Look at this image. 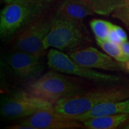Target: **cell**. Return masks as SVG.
<instances>
[{
	"label": "cell",
	"instance_id": "1",
	"mask_svg": "<svg viewBox=\"0 0 129 129\" xmlns=\"http://www.w3.org/2000/svg\"><path fill=\"white\" fill-rule=\"evenodd\" d=\"M129 98V85H116L81 91L54 105V111L67 117L83 114L98 105Z\"/></svg>",
	"mask_w": 129,
	"mask_h": 129
},
{
	"label": "cell",
	"instance_id": "2",
	"mask_svg": "<svg viewBox=\"0 0 129 129\" xmlns=\"http://www.w3.org/2000/svg\"><path fill=\"white\" fill-rule=\"evenodd\" d=\"M54 0H16L6 4L0 13V35L2 41L16 34L38 16L45 13Z\"/></svg>",
	"mask_w": 129,
	"mask_h": 129
},
{
	"label": "cell",
	"instance_id": "3",
	"mask_svg": "<svg viewBox=\"0 0 129 129\" xmlns=\"http://www.w3.org/2000/svg\"><path fill=\"white\" fill-rule=\"evenodd\" d=\"M86 36L83 22L55 13L43 46L46 50L51 48L69 53L82 48L86 41Z\"/></svg>",
	"mask_w": 129,
	"mask_h": 129
},
{
	"label": "cell",
	"instance_id": "4",
	"mask_svg": "<svg viewBox=\"0 0 129 129\" xmlns=\"http://www.w3.org/2000/svg\"><path fill=\"white\" fill-rule=\"evenodd\" d=\"M82 91L81 86L69 77L51 69L30 83L26 92L55 105L66 97Z\"/></svg>",
	"mask_w": 129,
	"mask_h": 129
},
{
	"label": "cell",
	"instance_id": "5",
	"mask_svg": "<svg viewBox=\"0 0 129 129\" xmlns=\"http://www.w3.org/2000/svg\"><path fill=\"white\" fill-rule=\"evenodd\" d=\"M53 17L44 13L21 29L13 37L14 49L41 57L46 51L43 42L51 29Z\"/></svg>",
	"mask_w": 129,
	"mask_h": 129
},
{
	"label": "cell",
	"instance_id": "6",
	"mask_svg": "<svg viewBox=\"0 0 129 129\" xmlns=\"http://www.w3.org/2000/svg\"><path fill=\"white\" fill-rule=\"evenodd\" d=\"M47 64L53 70L62 74L77 76L94 82L104 83H117L122 78L96 71L75 62L68 54L55 48H51L47 54Z\"/></svg>",
	"mask_w": 129,
	"mask_h": 129
},
{
	"label": "cell",
	"instance_id": "7",
	"mask_svg": "<svg viewBox=\"0 0 129 129\" xmlns=\"http://www.w3.org/2000/svg\"><path fill=\"white\" fill-rule=\"evenodd\" d=\"M44 110H54V105L27 92L4 98L1 105V115L8 120H21Z\"/></svg>",
	"mask_w": 129,
	"mask_h": 129
},
{
	"label": "cell",
	"instance_id": "8",
	"mask_svg": "<svg viewBox=\"0 0 129 129\" xmlns=\"http://www.w3.org/2000/svg\"><path fill=\"white\" fill-rule=\"evenodd\" d=\"M68 54L79 64L91 69L117 72L125 71L123 63L118 62L94 47L79 48Z\"/></svg>",
	"mask_w": 129,
	"mask_h": 129
},
{
	"label": "cell",
	"instance_id": "9",
	"mask_svg": "<svg viewBox=\"0 0 129 129\" xmlns=\"http://www.w3.org/2000/svg\"><path fill=\"white\" fill-rule=\"evenodd\" d=\"M19 124L33 129H77L84 128L82 122L59 114L54 110L41 111L19 120Z\"/></svg>",
	"mask_w": 129,
	"mask_h": 129
},
{
	"label": "cell",
	"instance_id": "10",
	"mask_svg": "<svg viewBox=\"0 0 129 129\" xmlns=\"http://www.w3.org/2000/svg\"><path fill=\"white\" fill-rule=\"evenodd\" d=\"M40 58L24 51L16 50L7 59L9 66L16 75L23 79H29L38 75L43 69Z\"/></svg>",
	"mask_w": 129,
	"mask_h": 129
},
{
	"label": "cell",
	"instance_id": "11",
	"mask_svg": "<svg viewBox=\"0 0 129 129\" xmlns=\"http://www.w3.org/2000/svg\"><path fill=\"white\" fill-rule=\"evenodd\" d=\"M121 114H129V98L122 101L98 105L83 114L68 117L82 122L87 119L99 116Z\"/></svg>",
	"mask_w": 129,
	"mask_h": 129
},
{
	"label": "cell",
	"instance_id": "12",
	"mask_svg": "<svg viewBox=\"0 0 129 129\" xmlns=\"http://www.w3.org/2000/svg\"><path fill=\"white\" fill-rule=\"evenodd\" d=\"M129 120V114H121L102 115L82 121L84 128L88 129L117 128Z\"/></svg>",
	"mask_w": 129,
	"mask_h": 129
},
{
	"label": "cell",
	"instance_id": "13",
	"mask_svg": "<svg viewBox=\"0 0 129 129\" xmlns=\"http://www.w3.org/2000/svg\"><path fill=\"white\" fill-rule=\"evenodd\" d=\"M97 44L111 57L118 62L124 63L129 60L128 57L122 50L120 44L113 43L108 40L96 38Z\"/></svg>",
	"mask_w": 129,
	"mask_h": 129
},
{
	"label": "cell",
	"instance_id": "14",
	"mask_svg": "<svg viewBox=\"0 0 129 129\" xmlns=\"http://www.w3.org/2000/svg\"><path fill=\"white\" fill-rule=\"evenodd\" d=\"M90 26L96 38L108 40L114 24L105 20L94 19L90 21Z\"/></svg>",
	"mask_w": 129,
	"mask_h": 129
},
{
	"label": "cell",
	"instance_id": "15",
	"mask_svg": "<svg viewBox=\"0 0 129 129\" xmlns=\"http://www.w3.org/2000/svg\"><path fill=\"white\" fill-rule=\"evenodd\" d=\"M112 16L114 18L121 21L126 27L129 28V5L117 8L112 13Z\"/></svg>",
	"mask_w": 129,
	"mask_h": 129
},
{
	"label": "cell",
	"instance_id": "16",
	"mask_svg": "<svg viewBox=\"0 0 129 129\" xmlns=\"http://www.w3.org/2000/svg\"><path fill=\"white\" fill-rule=\"evenodd\" d=\"M114 29L116 32V33L117 34V35H118L119 37L121 38V40H122V43L127 41V34L126 32L124 31V30L123 29L121 28V27L119 26L114 25Z\"/></svg>",
	"mask_w": 129,
	"mask_h": 129
},
{
	"label": "cell",
	"instance_id": "17",
	"mask_svg": "<svg viewBox=\"0 0 129 129\" xmlns=\"http://www.w3.org/2000/svg\"><path fill=\"white\" fill-rule=\"evenodd\" d=\"M108 40L113 42V43H117V44H121V43H122V40H121V38L119 37L118 35H117V34L116 33L115 30H114V28H113L112 30H111L110 32V34H109Z\"/></svg>",
	"mask_w": 129,
	"mask_h": 129
},
{
	"label": "cell",
	"instance_id": "18",
	"mask_svg": "<svg viewBox=\"0 0 129 129\" xmlns=\"http://www.w3.org/2000/svg\"><path fill=\"white\" fill-rule=\"evenodd\" d=\"M120 45L125 54L129 57V42L128 41L123 42Z\"/></svg>",
	"mask_w": 129,
	"mask_h": 129
},
{
	"label": "cell",
	"instance_id": "19",
	"mask_svg": "<svg viewBox=\"0 0 129 129\" xmlns=\"http://www.w3.org/2000/svg\"><path fill=\"white\" fill-rule=\"evenodd\" d=\"M124 67V70L126 71L129 72V60H128L127 62L123 63Z\"/></svg>",
	"mask_w": 129,
	"mask_h": 129
},
{
	"label": "cell",
	"instance_id": "20",
	"mask_svg": "<svg viewBox=\"0 0 129 129\" xmlns=\"http://www.w3.org/2000/svg\"><path fill=\"white\" fill-rule=\"evenodd\" d=\"M3 1H4V2L6 3V4H9L14 2V1H15L16 0H3Z\"/></svg>",
	"mask_w": 129,
	"mask_h": 129
},
{
	"label": "cell",
	"instance_id": "21",
	"mask_svg": "<svg viewBox=\"0 0 129 129\" xmlns=\"http://www.w3.org/2000/svg\"><path fill=\"white\" fill-rule=\"evenodd\" d=\"M123 128H125V129H129V124H127L126 125H125V127H124Z\"/></svg>",
	"mask_w": 129,
	"mask_h": 129
}]
</instances>
